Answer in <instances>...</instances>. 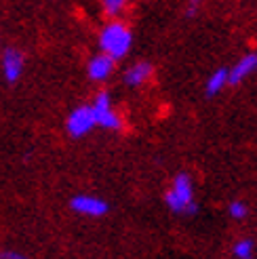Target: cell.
<instances>
[{"label":"cell","mask_w":257,"mask_h":259,"mask_svg":"<svg viewBox=\"0 0 257 259\" xmlns=\"http://www.w3.org/2000/svg\"><path fill=\"white\" fill-rule=\"evenodd\" d=\"M99 45H101V51H104V53H108L114 59H120L128 53V49H131L133 36L128 32V28H124L122 23H110L104 28V32H101Z\"/></svg>","instance_id":"6da1fadb"},{"label":"cell","mask_w":257,"mask_h":259,"mask_svg":"<svg viewBox=\"0 0 257 259\" xmlns=\"http://www.w3.org/2000/svg\"><path fill=\"white\" fill-rule=\"evenodd\" d=\"M166 204L173 213H196L194 204V190H192V181L186 173H179L173 181V188L166 192Z\"/></svg>","instance_id":"7a4b0ae2"},{"label":"cell","mask_w":257,"mask_h":259,"mask_svg":"<svg viewBox=\"0 0 257 259\" xmlns=\"http://www.w3.org/2000/svg\"><path fill=\"white\" fill-rule=\"evenodd\" d=\"M93 110V118H95V124L104 126V128H120V118L116 114L112 112L110 108V95L108 93H99L95 103L91 106Z\"/></svg>","instance_id":"3957f363"},{"label":"cell","mask_w":257,"mask_h":259,"mask_svg":"<svg viewBox=\"0 0 257 259\" xmlns=\"http://www.w3.org/2000/svg\"><path fill=\"white\" fill-rule=\"evenodd\" d=\"M95 126V118H93V110L91 108H76L72 114H70V118H68V133L72 137H82L87 135L91 128Z\"/></svg>","instance_id":"277c9868"},{"label":"cell","mask_w":257,"mask_h":259,"mask_svg":"<svg viewBox=\"0 0 257 259\" xmlns=\"http://www.w3.org/2000/svg\"><path fill=\"white\" fill-rule=\"evenodd\" d=\"M72 209L82 213V215L99 217V215L108 213V202L99 200V198H93V196H76V198H72Z\"/></svg>","instance_id":"5b68a950"},{"label":"cell","mask_w":257,"mask_h":259,"mask_svg":"<svg viewBox=\"0 0 257 259\" xmlns=\"http://www.w3.org/2000/svg\"><path fill=\"white\" fill-rule=\"evenodd\" d=\"M257 70V53H251V55H245L232 70H228V82L230 84H238L251 76L253 72Z\"/></svg>","instance_id":"8992f818"},{"label":"cell","mask_w":257,"mask_h":259,"mask_svg":"<svg viewBox=\"0 0 257 259\" xmlns=\"http://www.w3.org/2000/svg\"><path fill=\"white\" fill-rule=\"evenodd\" d=\"M114 57H110L108 53H104V55H97V57H93L91 61H89V78L91 80H106L108 76L112 74V70H114Z\"/></svg>","instance_id":"52a82bcc"},{"label":"cell","mask_w":257,"mask_h":259,"mask_svg":"<svg viewBox=\"0 0 257 259\" xmlns=\"http://www.w3.org/2000/svg\"><path fill=\"white\" fill-rule=\"evenodd\" d=\"M3 68H5V76L9 82H15L19 78L21 70H23V57L19 51H13V49L7 51L5 59H3Z\"/></svg>","instance_id":"ba28073f"},{"label":"cell","mask_w":257,"mask_h":259,"mask_svg":"<svg viewBox=\"0 0 257 259\" xmlns=\"http://www.w3.org/2000/svg\"><path fill=\"white\" fill-rule=\"evenodd\" d=\"M150 74H152V66H150V63H135L133 68L126 70L124 82L128 87H139V84H144L150 78Z\"/></svg>","instance_id":"9c48e42d"},{"label":"cell","mask_w":257,"mask_h":259,"mask_svg":"<svg viewBox=\"0 0 257 259\" xmlns=\"http://www.w3.org/2000/svg\"><path fill=\"white\" fill-rule=\"evenodd\" d=\"M226 84H228V70H226V68H220L217 72H213V74L209 76L204 93H207V97H213V95L220 93V91H222Z\"/></svg>","instance_id":"30bf717a"},{"label":"cell","mask_w":257,"mask_h":259,"mask_svg":"<svg viewBox=\"0 0 257 259\" xmlns=\"http://www.w3.org/2000/svg\"><path fill=\"white\" fill-rule=\"evenodd\" d=\"M234 257H238V259H249V257H253V242H251L249 238L236 242V247H234Z\"/></svg>","instance_id":"8fae6325"},{"label":"cell","mask_w":257,"mask_h":259,"mask_svg":"<svg viewBox=\"0 0 257 259\" xmlns=\"http://www.w3.org/2000/svg\"><path fill=\"white\" fill-rule=\"evenodd\" d=\"M126 0H104V9L108 15H118V13L124 9Z\"/></svg>","instance_id":"7c38bea8"},{"label":"cell","mask_w":257,"mask_h":259,"mask_svg":"<svg viewBox=\"0 0 257 259\" xmlns=\"http://www.w3.org/2000/svg\"><path fill=\"white\" fill-rule=\"evenodd\" d=\"M230 215H232L234 219H242V217H245L247 215V206L245 204H242V202H232V204H230Z\"/></svg>","instance_id":"4fadbf2b"},{"label":"cell","mask_w":257,"mask_h":259,"mask_svg":"<svg viewBox=\"0 0 257 259\" xmlns=\"http://www.w3.org/2000/svg\"><path fill=\"white\" fill-rule=\"evenodd\" d=\"M198 5H200V0H190V7L186 11V15L192 17V15H196V11H198Z\"/></svg>","instance_id":"5bb4252c"}]
</instances>
